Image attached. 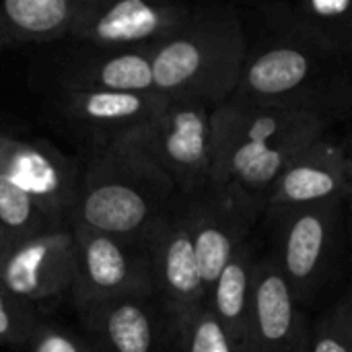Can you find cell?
I'll use <instances>...</instances> for the list:
<instances>
[{
  "label": "cell",
  "mask_w": 352,
  "mask_h": 352,
  "mask_svg": "<svg viewBox=\"0 0 352 352\" xmlns=\"http://www.w3.org/2000/svg\"><path fill=\"white\" fill-rule=\"evenodd\" d=\"M334 311L340 318V322H342V326H344V330L349 334V340H351L352 344V291L334 305Z\"/></svg>",
  "instance_id": "26"
},
{
  "label": "cell",
  "mask_w": 352,
  "mask_h": 352,
  "mask_svg": "<svg viewBox=\"0 0 352 352\" xmlns=\"http://www.w3.org/2000/svg\"><path fill=\"white\" fill-rule=\"evenodd\" d=\"M270 256L305 309L328 285L346 233V202L272 206L262 217Z\"/></svg>",
  "instance_id": "5"
},
{
  "label": "cell",
  "mask_w": 352,
  "mask_h": 352,
  "mask_svg": "<svg viewBox=\"0 0 352 352\" xmlns=\"http://www.w3.org/2000/svg\"><path fill=\"white\" fill-rule=\"evenodd\" d=\"M190 231L206 295L233 254L252 239L264 208L231 190L208 188L186 198Z\"/></svg>",
  "instance_id": "13"
},
{
  "label": "cell",
  "mask_w": 352,
  "mask_h": 352,
  "mask_svg": "<svg viewBox=\"0 0 352 352\" xmlns=\"http://www.w3.org/2000/svg\"><path fill=\"white\" fill-rule=\"evenodd\" d=\"M352 196V159L328 136L303 148L272 184L264 210L318 202H349Z\"/></svg>",
  "instance_id": "18"
},
{
  "label": "cell",
  "mask_w": 352,
  "mask_h": 352,
  "mask_svg": "<svg viewBox=\"0 0 352 352\" xmlns=\"http://www.w3.org/2000/svg\"><path fill=\"white\" fill-rule=\"evenodd\" d=\"M248 50L243 16L235 6L194 4L186 25L151 47L155 91L214 109L233 97Z\"/></svg>",
  "instance_id": "2"
},
{
  "label": "cell",
  "mask_w": 352,
  "mask_h": 352,
  "mask_svg": "<svg viewBox=\"0 0 352 352\" xmlns=\"http://www.w3.org/2000/svg\"><path fill=\"white\" fill-rule=\"evenodd\" d=\"M260 256L262 252L258 250L254 237L248 239L227 262L206 295V305L217 316L239 352L248 332Z\"/></svg>",
  "instance_id": "20"
},
{
  "label": "cell",
  "mask_w": 352,
  "mask_h": 352,
  "mask_svg": "<svg viewBox=\"0 0 352 352\" xmlns=\"http://www.w3.org/2000/svg\"><path fill=\"white\" fill-rule=\"evenodd\" d=\"M72 229L76 274L70 303L76 320L120 297L153 291L148 241H130L76 225Z\"/></svg>",
  "instance_id": "9"
},
{
  "label": "cell",
  "mask_w": 352,
  "mask_h": 352,
  "mask_svg": "<svg viewBox=\"0 0 352 352\" xmlns=\"http://www.w3.org/2000/svg\"><path fill=\"white\" fill-rule=\"evenodd\" d=\"M153 291L177 324L206 303L196 248L190 231L186 198L182 206L148 239Z\"/></svg>",
  "instance_id": "16"
},
{
  "label": "cell",
  "mask_w": 352,
  "mask_h": 352,
  "mask_svg": "<svg viewBox=\"0 0 352 352\" xmlns=\"http://www.w3.org/2000/svg\"><path fill=\"white\" fill-rule=\"evenodd\" d=\"M307 352H352L349 334L334 307L328 309L316 322H311Z\"/></svg>",
  "instance_id": "25"
},
{
  "label": "cell",
  "mask_w": 352,
  "mask_h": 352,
  "mask_svg": "<svg viewBox=\"0 0 352 352\" xmlns=\"http://www.w3.org/2000/svg\"><path fill=\"white\" fill-rule=\"evenodd\" d=\"M256 12L268 35L352 62V0L266 2Z\"/></svg>",
  "instance_id": "17"
},
{
  "label": "cell",
  "mask_w": 352,
  "mask_h": 352,
  "mask_svg": "<svg viewBox=\"0 0 352 352\" xmlns=\"http://www.w3.org/2000/svg\"><path fill=\"white\" fill-rule=\"evenodd\" d=\"M0 223L8 231L12 243L19 239L39 235L54 227H60L2 171H0Z\"/></svg>",
  "instance_id": "21"
},
{
  "label": "cell",
  "mask_w": 352,
  "mask_h": 352,
  "mask_svg": "<svg viewBox=\"0 0 352 352\" xmlns=\"http://www.w3.org/2000/svg\"><path fill=\"white\" fill-rule=\"evenodd\" d=\"M346 233L351 235L352 239V196L346 202Z\"/></svg>",
  "instance_id": "28"
},
{
  "label": "cell",
  "mask_w": 352,
  "mask_h": 352,
  "mask_svg": "<svg viewBox=\"0 0 352 352\" xmlns=\"http://www.w3.org/2000/svg\"><path fill=\"white\" fill-rule=\"evenodd\" d=\"M231 99L334 124L352 116V62L266 33L258 45H250Z\"/></svg>",
  "instance_id": "4"
},
{
  "label": "cell",
  "mask_w": 352,
  "mask_h": 352,
  "mask_svg": "<svg viewBox=\"0 0 352 352\" xmlns=\"http://www.w3.org/2000/svg\"><path fill=\"white\" fill-rule=\"evenodd\" d=\"M41 320L45 318L0 287V346L21 352Z\"/></svg>",
  "instance_id": "23"
},
{
  "label": "cell",
  "mask_w": 352,
  "mask_h": 352,
  "mask_svg": "<svg viewBox=\"0 0 352 352\" xmlns=\"http://www.w3.org/2000/svg\"><path fill=\"white\" fill-rule=\"evenodd\" d=\"M82 0H0V54L70 37Z\"/></svg>",
  "instance_id": "19"
},
{
  "label": "cell",
  "mask_w": 352,
  "mask_h": 352,
  "mask_svg": "<svg viewBox=\"0 0 352 352\" xmlns=\"http://www.w3.org/2000/svg\"><path fill=\"white\" fill-rule=\"evenodd\" d=\"M21 352H97L82 330L66 326L54 318L41 320L29 342Z\"/></svg>",
  "instance_id": "24"
},
{
  "label": "cell",
  "mask_w": 352,
  "mask_h": 352,
  "mask_svg": "<svg viewBox=\"0 0 352 352\" xmlns=\"http://www.w3.org/2000/svg\"><path fill=\"white\" fill-rule=\"evenodd\" d=\"M175 352H239L204 303L175 324Z\"/></svg>",
  "instance_id": "22"
},
{
  "label": "cell",
  "mask_w": 352,
  "mask_h": 352,
  "mask_svg": "<svg viewBox=\"0 0 352 352\" xmlns=\"http://www.w3.org/2000/svg\"><path fill=\"white\" fill-rule=\"evenodd\" d=\"M330 126L311 113L225 101L212 109L210 188L237 192L264 208L283 169Z\"/></svg>",
  "instance_id": "1"
},
{
  "label": "cell",
  "mask_w": 352,
  "mask_h": 352,
  "mask_svg": "<svg viewBox=\"0 0 352 352\" xmlns=\"http://www.w3.org/2000/svg\"><path fill=\"white\" fill-rule=\"evenodd\" d=\"M311 322L272 256L262 252L241 352H307Z\"/></svg>",
  "instance_id": "15"
},
{
  "label": "cell",
  "mask_w": 352,
  "mask_h": 352,
  "mask_svg": "<svg viewBox=\"0 0 352 352\" xmlns=\"http://www.w3.org/2000/svg\"><path fill=\"white\" fill-rule=\"evenodd\" d=\"M10 235H8V231L4 229V225L0 223V260L4 258V254H6V250L10 248Z\"/></svg>",
  "instance_id": "27"
},
{
  "label": "cell",
  "mask_w": 352,
  "mask_h": 352,
  "mask_svg": "<svg viewBox=\"0 0 352 352\" xmlns=\"http://www.w3.org/2000/svg\"><path fill=\"white\" fill-rule=\"evenodd\" d=\"M47 99L52 118L76 140L78 155L120 146L167 105L157 91H72Z\"/></svg>",
  "instance_id": "8"
},
{
  "label": "cell",
  "mask_w": 352,
  "mask_h": 352,
  "mask_svg": "<svg viewBox=\"0 0 352 352\" xmlns=\"http://www.w3.org/2000/svg\"><path fill=\"white\" fill-rule=\"evenodd\" d=\"M31 78L47 97L72 91H155L151 47H109L78 39L41 45Z\"/></svg>",
  "instance_id": "7"
},
{
  "label": "cell",
  "mask_w": 352,
  "mask_h": 352,
  "mask_svg": "<svg viewBox=\"0 0 352 352\" xmlns=\"http://www.w3.org/2000/svg\"><path fill=\"white\" fill-rule=\"evenodd\" d=\"M194 4L169 0H82L70 39L109 47H153L190 19Z\"/></svg>",
  "instance_id": "12"
},
{
  "label": "cell",
  "mask_w": 352,
  "mask_h": 352,
  "mask_svg": "<svg viewBox=\"0 0 352 352\" xmlns=\"http://www.w3.org/2000/svg\"><path fill=\"white\" fill-rule=\"evenodd\" d=\"M342 146L346 148V153L351 155V159H352V130H351V134H349V136L344 138V142H342Z\"/></svg>",
  "instance_id": "29"
},
{
  "label": "cell",
  "mask_w": 352,
  "mask_h": 352,
  "mask_svg": "<svg viewBox=\"0 0 352 352\" xmlns=\"http://www.w3.org/2000/svg\"><path fill=\"white\" fill-rule=\"evenodd\" d=\"M0 171L54 223H70L82 175L78 155L45 138H27L0 116Z\"/></svg>",
  "instance_id": "11"
},
{
  "label": "cell",
  "mask_w": 352,
  "mask_h": 352,
  "mask_svg": "<svg viewBox=\"0 0 352 352\" xmlns=\"http://www.w3.org/2000/svg\"><path fill=\"white\" fill-rule=\"evenodd\" d=\"M74 274L76 239L70 223L10 243L0 260V287L43 318L70 301Z\"/></svg>",
  "instance_id": "10"
},
{
  "label": "cell",
  "mask_w": 352,
  "mask_h": 352,
  "mask_svg": "<svg viewBox=\"0 0 352 352\" xmlns=\"http://www.w3.org/2000/svg\"><path fill=\"white\" fill-rule=\"evenodd\" d=\"M78 328L97 352H175V322L153 291L105 303Z\"/></svg>",
  "instance_id": "14"
},
{
  "label": "cell",
  "mask_w": 352,
  "mask_h": 352,
  "mask_svg": "<svg viewBox=\"0 0 352 352\" xmlns=\"http://www.w3.org/2000/svg\"><path fill=\"white\" fill-rule=\"evenodd\" d=\"M120 146L151 161L182 198H194L210 188L212 107L196 99H167L157 120Z\"/></svg>",
  "instance_id": "6"
},
{
  "label": "cell",
  "mask_w": 352,
  "mask_h": 352,
  "mask_svg": "<svg viewBox=\"0 0 352 352\" xmlns=\"http://www.w3.org/2000/svg\"><path fill=\"white\" fill-rule=\"evenodd\" d=\"M351 264H352V258H351Z\"/></svg>",
  "instance_id": "30"
},
{
  "label": "cell",
  "mask_w": 352,
  "mask_h": 352,
  "mask_svg": "<svg viewBox=\"0 0 352 352\" xmlns=\"http://www.w3.org/2000/svg\"><path fill=\"white\" fill-rule=\"evenodd\" d=\"M78 159L82 175L70 225L148 241L184 202L163 171L126 146L78 155Z\"/></svg>",
  "instance_id": "3"
}]
</instances>
